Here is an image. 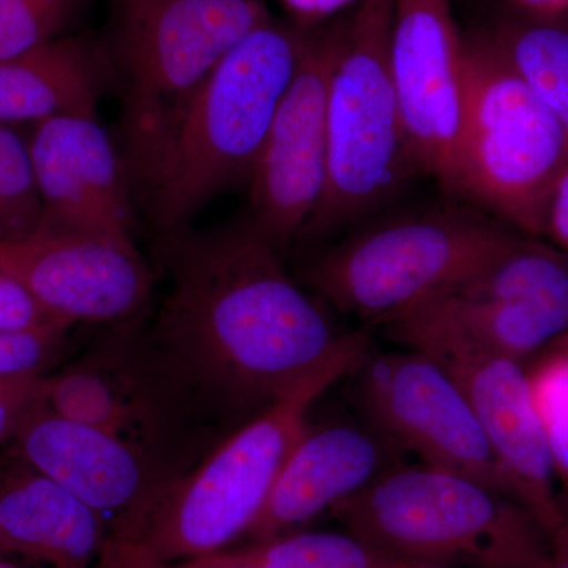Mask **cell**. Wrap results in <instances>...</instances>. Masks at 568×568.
<instances>
[{
  "mask_svg": "<svg viewBox=\"0 0 568 568\" xmlns=\"http://www.w3.org/2000/svg\"><path fill=\"white\" fill-rule=\"evenodd\" d=\"M160 254L168 290L149 338L216 416H256L349 335L246 220L164 235Z\"/></svg>",
  "mask_w": 568,
  "mask_h": 568,
  "instance_id": "1",
  "label": "cell"
},
{
  "mask_svg": "<svg viewBox=\"0 0 568 568\" xmlns=\"http://www.w3.org/2000/svg\"><path fill=\"white\" fill-rule=\"evenodd\" d=\"M306 33L274 20L254 29L125 163L159 237L186 230L213 197L250 182Z\"/></svg>",
  "mask_w": 568,
  "mask_h": 568,
  "instance_id": "2",
  "label": "cell"
},
{
  "mask_svg": "<svg viewBox=\"0 0 568 568\" xmlns=\"http://www.w3.org/2000/svg\"><path fill=\"white\" fill-rule=\"evenodd\" d=\"M372 347L368 332H349L316 372L224 437L148 507L111 526L108 541L174 564L224 551L235 538L248 536L313 406L346 379Z\"/></svg>",
  "mask_w": 568,
  "mask_h": 568,
  "instance_id": "3",
  "label": "cell"
},
{
  "mask_svg": "<svg viewBox=\"0 0 568 568\" xmlns=\"http://www.w3.org/2000/svg\"><path fill=\"white\" fill-rule=\"evenodd\" d=\"M332 515L403 566L532 568L548 541L514 497L428 465L394 467Z\"/></svg>",
  "mask_w": 568,
  "mask_h": 568,
  "instance_id": "4",
  "label": "cell"
},
{
  "mask_svg": "<svg viewBox=\"0 0 568 568\" xmlns=\"http://www.w3.org/2000/svg\"><path fill=\"white\" fill-rule=\"evenodd\" d=\"M395 0H358L339 22L327 95V178L297 239L312 242L365 220L417 173L392 81Z\"/></svg>",
  "mask_w": 568,
  "mask_h": 568,
  "instance_id": "5",
  "label": "cell"
},
{
  "mask_svg": "<svg viewBox=\"0 0 568 568\" xmlns=\"http://www.w3.org/2000/svg\"><path fill=\"white\" fill-rule=\"evenodd\" d=\"M568 134L489 33L463 39V121L450 192L544 237Z\"/></svg>",
  "mask_w": 568,
  "mask_h": 568,
  "instance_id": "6",
  "label": "cell"
},
{
  "mask_svg": "<svg viewBox=\"0 0 568 568\" xmlns=\"http://www.w3.org/2000/svg\"><path fill=\"white\" fill-rule=\"evenodd\" d=\"M519 231L443 207L365 227L306 265L304 280L338 312L379 327L488 263Z\"/></svg>",
  "mask_w": 568,
  "mask_h": 568,
  "instance_id": "7",
  "label": "cell"
},
{
  "mask_svg": "<svg viewBox=\"0 0 568 568\" xmlns=\"http://www.w3.org/2000/svg\"><path fill=\"white\" fill-rule=\"evenodd\" d=\"M61 372L44 375L43 405L148 452L183 477L213 450L211 407L152 345L141 317Z\"/></svg>",
  "mask_w": 568,
  "mask_h": 568,
  "instance_id": "8",
  "label": "cell"
},
{
  "mask_svg": "<svg viewBox=\"0 0 568 568\" xmlns=\"http://www.w3.org/2000/svg\"><path fill=\"white\" fill-rule=\"evenodd\" d=\"M104 44L123 102L125 162L175 111L235 44L271 21L264 0H108Z\"/></svg>",
  "mask_w": 568,
  "mask_h": 568,
  "instance_id": "9",
  "label": "cell"
},
{
  "mask_svg": "<svg viewBox=\"0 0 568 568\" xmlns=\"http://www.w3.org/2000/svg\"><path fill=\"white\" fill-rule=\"evenodd\" d=\"M347 377L358 414L396 447L514 497L465 392L435 358L372 347Z\"/></svg>",
  "mask_w": 568,
  "mask_h": 568,
  "instance_id": "10",
  "label": "cell"
},
{
  "mask_svg": "<svg viewBox=\"0 0 568 568\" xmlns=\"http://www.w3.org/2000/svg\"><path fill=\"white\" fill-rule=\"evenodd\" d=\"M338 24L306 33L293 81L250 178L246 222L280 252L298 237L327 178V95Z\"/></svg>",
  "mask_w": 568,
  "mask_h": 568,
  "instance_id": "11",
  "label": "cell"
},
{
  "mask_svg": "<svg viewBox=\"0 0 568 568\" xmlns=\"http://www.w3.org/2000/svg\"><path fill=\"white\" fill-rule=\"evenodd\" d=\"M407 349L428 354L457 381L511 495L548 532L558 526L567 507L525 364L458 339H424Z\"/></svg>",
  "mask_w": 568,
  "mask_h": 568,
  "instance_id": "12",
  "label": "cell"
},
{
  "mask_svg": "<svg viewBox=\"0 0 568 568\" xmlns=\"http://www.w3.org/2000/svg\"><path fill=\"white\" fill-rule=\"evenodd\" d=\"M0 271L70 324H123L144 315L153 278L133 241L50 233L0 241Z\"/></svg>",
  "mask_w": 568,
  "mask_h": 568,
  "instance_id": "13",
  "label": "cell"
},
{
  "mask_svg": "<svg viewBox=\"0 0 568 568\" xmlns=\"http://www.w3.org/2000/svg\"><path fill=\"white\" fill-rule=\"evenodd\" d=\"M388 59L417 170L450 192L463 121V39L447 0H395Z\"/></svg>",
  "mask_w": 568,
  "mask_h": 568,
  "instance_id": "14",
  "label": "cell"
},
{
  "mask_svg": "<svg viewBox=\"0 0 568 568\" xmlns=\"http://www.w3.org/2000/svg\"><path fill=\"white\" fill-rule=\"evenodd\" d=\"M28 142L43 209L39 230L133 241L129 170L97 115L44 119Z\"/></svg>",
  "mask_w": 568,
  "mask_h": 568,
  "instance_id": "15",
  "label": "cell"
},
{
  "mask_svg": "<svg viewBox=\"0 0 568 568\" xmlns=\"http://www.w3.org/2000/svg\"><path fill=\"white\" fill-rule=\"evenodd\" d=\"M7 455L69 489L106 518H132L178 481V473L148 452L95 426L33 407L7 444Z\"/></svg>",
  "mask_w": 568,
  "mask_h": 568,
  "instance_id": "16",
  "label": "cell"
},
{
  "mask_svg": "<svg viewBox=\"0 0 568 568\" xmlns=\"http://www.w3.org/2000/svg\"><path fill=\"white\" fill-rule=\"evenodd\" d=\"M403 454L362 416L308 422L248 536L260 541L293 532L402 466Z\"/></svg>",
  "mask_w": 568,
  "mask_h": 568,
  "instance_id": "17",
  "label": "cell"
},
{
  "mask_svg": "<svg viewBox=\"0 0 568 568\" xmlns=\"http://www.w3.org/2000/svg\"><path fill=\"white\" fill-rule=\"evenodd\" d=\"M106 518L7 455L0 465V549L44 568H100Z\"/></svg>",
  "mask_w": 568,
  "mask_h": 568,
  "instance_id": "18",
  "label": "cell"
},
{
  "mask_svg": "<svg viewBox=\"0 0 568 568\" xmlns=\"http://www.w3.org/2000/svg\"><path fill=\"white\" fill-rule=\"evenodd\" d=\"M379 328L405 347L424 339H458L525 364L534 355L544 354L568 331V316L545 306L491 301L447 290L392 317Z\"/></svg>",
  "mask_w": 568,
  "mask_h": 568,
  "instance_id": "19",
  "label": "cell"
},
{
  "mask_svg": "<svg viewBox=\"0 0 568 568\" xmlns=\"http://www.w3.org/2000/svg\"><path fill=\"white\" fill-rule=\"evenodd\" d=\"M110 78L104 48L88 37L65 36L0 61V125L97 115Z\"/></svg>",
  "mask_w": 568,
  "mask_h": 568,
  "instance_id": "20",
  "label": "cell"
},
{
  "mask_svg": "<svg viewBox=\"0 0 568 568\" xmlns=\"http://www.w3.org/2000/svg\"><path fill=\"white\" fill-rule=\"evenodd\" d=\"M489 37L568 134V22L514 14L497 22Z\"/></svg>",
  "mask_w": 568,
  "mask_h": 568,
  "instance_id": "21",
  "label": "cell"
},
{
  "mask_svg": "<svg viewBox=\"0 0 568 568\" xmlns=\"http://www.w3.org/2000/svg\"><path fill=\"white\" fill-rule=\"evenodd\" d=\"M256 568H398L403 564L355 534L287 532L237 549Z\"/></svg>",
  "mask_w": 568,
  "mask_h": 568,
  "instance_id": "22",
  "label": "cell"
},
{
  "mask_svg": "<svg viewBox=\"0 0 568 568\" xmlns=\"http://www.w3.org/2000/svg\"><path fill=\"white\" fill-rule=\"evenodd\" d=\"M41 213L29 142L13 126L0 125V241L36 233Z\"/></svg>",
  "mask_w": 568,
  "mask_h": 568,
  "instance_id": "23",
  "label": "cell"
},
{
  "mask_svg": "<svg viewBox=\"0 0 568 568\" xmlns=\"http://www.w3.org/2000/svg\"><path fill=\"white\" fill-rule=\"evenodd\" d=\"M85 0H0V61L62 39Z\"/></svg>",
  "mask_w": 568,
  "mask_h": 568,
  "instance_id": "24",
  "label": "cell"
},
{
  "mask_svg": "<svg viewBox=\"0 0 568 568\" xmlns=\"http://www.w3.org/2000/svg\"><path fill=\"white\" fill-rule=\"evenodd\" d=\"M67 328L0 332V377L47 375L62 353Z\"/></svg>",
  "mask_w": 568,
  "mask_h": 568,
  "instance_id": "25",
  "label": "cell"
},
{
  "mask_svg": "<svg viewBox=\"0 0 568 568\" xmlns=\"http://www.w3.org/2000/svg\"><path fill=\"white\" fill-rule=\"evenodd\" d=\"M67 323L29 294L17 280L0 271V332H36L67 328Z\"/></svg>",
  "mask_w": 568,
  "mask_h": 568,
  "instance_id": "26",
  "label": "cell"
},
{
  "mask_svg": "<svg viewBox=\"0 0 568 568\" xmlns=\"http://www.w3.org/2000/svg\"><path fill=\"white\" fill-rule=\"evenodd\" d=\"M43 377H0V446L10 443L24 417L43 402Z\"/></svg>",
  "mask_w": 568,
  "mask_h": 568,
  "instance_id": "27",
  "label": "cell"
},
{
  "mask_svg": "<svg viewBox=\"0 0 568 568\" xmlns=\"http://www.w3.org/2000/svg\"><path fill=\"white\" fill-rule=\"evenodd\" d=\"M545 235L568 253V162L555 183L547 209Z\"/></svg>",
  "mask_w": 568,
  "mask_h": 568,
  "instance_id": "28",
  "label": "cell"
},
{
  "mask_svg": "<svg viewBox=\"0 0 568 568\" xmlns=\"http://www.w3.org/2000/svg\"><path fill=\"white\" fill-rule=\"evenodd\" d=\"M560 496L568 507V414L545 426Z\"/></svg>",
  "mask_w": 568,
  "mask_h": 568,
  "instance_id": "29",
  "label": "cell"
},
{
  "mask_svg": "<svg viewBox=\"0 0 568 568\" xmlns=\"http://www.w3.org/2000/svg\"><path fill=\"white\" fill-rule=\"evenodd\" d=\"M100 568H166V564L156 562L140 548L108 541Z\"/></svg>",
  "mask_w": 568,
  "mask_h": 568,
  "instance_id": "30",
  "label": "cell"
},
{
  "mask_svg": "<svg viewBox=\"0 0 568 568\" xmlns=\"http://www.w3.org/2000/svg\"><path fill=\"white\" fill-rule=\"evenodd\" d=\"M532 568H568V507L558 526L549 530L547 548Z\"/></svg>",
  "mask_w": 568,
  "mask_h": 568,
  "instance_id": "31",
  "label": "cell"
},
{
  "mask_svg": "<svg viewBox=\"0 0 568 568\" xmlns=\"http://www.w3.org/2000/svg\"><path fill=\"white\" fill-rule=\"evenodd\" d=\"M166 568H256L252 566L245 558H242L241 552L235 551H220L213 555L201 556V558H193L181 560V562L166 564Z\"/></svg>",
  "mask_w": 568,
  "mask_h": 568,
  "instance_id": "32",
  "label": "cell"
},
{
  "mask_svg": "<svg viewBox=\"0 0 568 568\" xmlns=\"http://www.w3.org/2000/svg\"><path fill=\"white\" fill-rule=\"evenodd\" d=\"M523 9L537 17H562L568 11V0H517Z\"/></svg>",
  "mask_w": 568,
  "mask_h": 568,
  "instance_id": "33",
  "label": "cell"
},
{
  "mask_svg": "<svg viewBox=\"0 0 568 568\" xmlns=\"http://www.w3.org/2000/svg\"><path fill=\"white\" fill-rule=\"evenodd\" d=\"M549 347H552V349L562 351V353L568 354V331L564 332V334L560 335L559 338L556 339V342L552 343V345Z\"/></svg>",
  "mask_w": 568,
  "mask_h": 568,
  "instance_id": "34",
  "label": "cell"
},
{
  "mask_svg": "<svg viewBox=\"0 0 568 568\" xmlns=\"http://www.w3.org/2000/svg\"><path fill=\"white\" fill-rule=\"evenodd\" d=\"M0 568H24L18 566V564L11 562V560H7V556H0Z\"/></svg>",
  "mask_w": 568,
  "mask_h": 568,
  "instance_id": "35",
  "label": "cell"
},
{
  "mask_svg": "<svg viewBox=\"0 0 568 568\" xmlns=\"http://www.w3.org/2000/svg\"><path fill=\"white\" fill-rule=\"evenodd\" d=\"M398 568H437V567H422V566H399Z\"/></svg>",
  "mask_w": 568,
  "mask_h": 568,
  "instance_id": "36",
  "label": "cell"
},
{
  "mask_svg": "<svg viewBox=\"0 0 568 568\" xmlns=\"http://www.w3.org/2000/svg\"><path fill=\"white\" fill-rule=\"evenodd\" d=\"M0 556H6V555H3L2 549H0Z\"/></svg>",
  "mask_w": 568,
  "mask_h": 568,
  "instance_id": "37",
  "label": "cell"
}]
</instances>
